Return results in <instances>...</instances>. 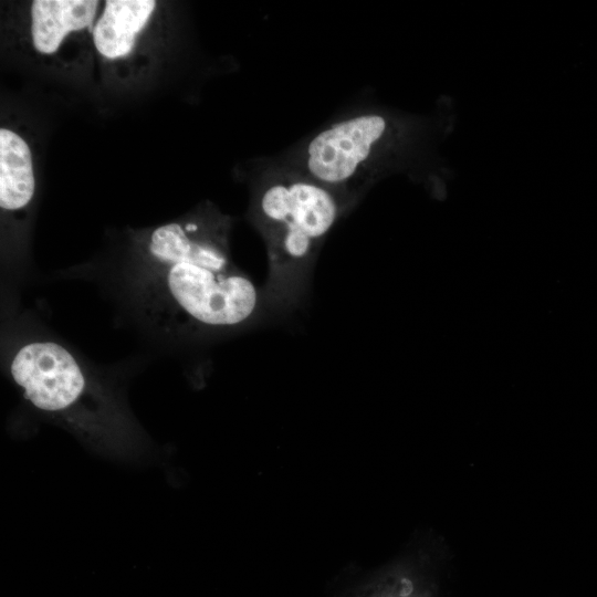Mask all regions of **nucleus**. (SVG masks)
<instances>
[{"label": "nucleus", "instance_id": "nucleus-1", "mask_svg": "<svg viewBox=\"0 0 597 597\" xmlns=\"http://www.w3.org/2000/svg\"><path fill=\"white\" fill-rule=\"evenodd\" d=\"M355 206L281 157L262 165L252 187L250 218L268 252L264 314L287 315L304 302L327 234Z\"/></svg>", "mask_w": 597, "mask_h": 597}, {"label": "nucleus", "instance_id": "nucleus-2", "mask_svg": "<svg viewBox=\"0 0 597 597\" xmlns=\"http://www.w3.org/2000/svg\"><path fill=\"white\" fill-rule=\"evenodd\" d=\"M229 230L227 217L206 209L154 229L146 242L170 296L208 327H233L264 314L262 293L231 261Z\"/></svg>", "mask_w": 597, "mask_h": 597}, {"label": "nucleus", "instance_id": "nucleus-3", "mask_svg": "<svg viewBox=\"0 0 597 597\" xmlns=\"http://www.w3.org/2000/svg\"><path fill=\"white\" fill-rule=\"evenodd\" d=\"M24 397L46 411L67 408L84 390L85 378L76 359L60 344L33 342L22 346L11 366Z\"/></svg>", "mask_w": 597, "mask_h": 597}, {"label": "nucleus", "instance_id": "nucleus-4", "mask_svg": "<svg viewBox=\"0 0 597 597\" xmlns=\"http://www.w3.org/2000/svg\"><path fill=\"white\" fill-rule=\"evenodd\" d=\"M103 3L96 0H34L27 14L31 53L44 63H63L75 49H93V30Z\"/></svg>", "mask_w": 597, "mask_h": 597}, {"label": "nucleus", "instance_id": "nucleus-5", "mask_svg": "<svg viewBox=\"0 0 597 597\" xmlns=\"http://www.w3.org/2000/svg\"><path fill=\"white\" fill-rule=\"evenodd\" d=\"M154 0L104 1L93 30V54L104 66L119 70L140 54L158 19Z\"/></svg>", "mask_w": 597, "mask_h": 597}, {"label": "nucleus", "instance_id": "nucleus-6", "mask_svg": "<svg viewBox=\"0 0 597 597\" xmlns=\"http://www.w3.org/2000/svg\"><path fill=\"white\" fill-rule=\"evenodd\" d=\"M35 167L31 144L13 127L0 128V207L2 211L25 209L35 192Z\"/></svg>", "mask_w": 597, "mask_h": 597}]
</instances>
